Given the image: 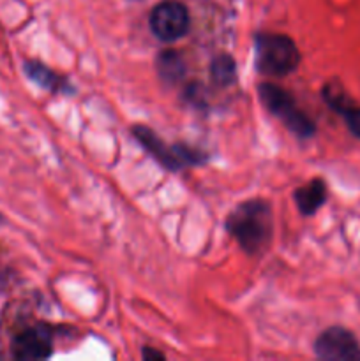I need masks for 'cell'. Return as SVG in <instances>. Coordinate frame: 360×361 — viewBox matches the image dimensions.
Instances as JSON below:
<instances>
[{
  "instance_id": "cell-1",
  "label": "cell",
  "mask_w": 360,
  "mask_h": 361,
  "mask_svg": "<svg viewBox=\"0 0 360 361\" xmlns=\"http://www.w3.org/2000/svg\"><path fill=\"white\" fill-rule=\"evenodd\" d=\"M226 229L247 254L263 252L274 233L270 204L263 200L244 201L229 214Z\"/></svg>"
},
{
  "instance_id": "cell-2",
  "label": "cell",
  "mask_w": 360,
  "mask_h": 361,
  "mask_svg": "<svg viewBox=\"0 0 360 361\" xmlns=\"http://www.w3.org/2000/svg\"><path fill=\"white\" fill-rule=\"evenodd\" d=\"M256 69L265 76L279 78L293 73L300 62L295 41L284 34H258L254 37Z\"/></svg>"
},
{
  "instance_id": "cell-3",
  "label": "cell",
  "mask_w": 360,
  "mask_h": 361,
  "mask_svg": "<svg viewBox=\"0 0 360 361\" xmlns=\"http://www.w3.org/2000/svg\"><path fill=\"white\" fill-rule=\"evenodd\" d=\"M258 92H260V99L265 108L272 115L277 116L293 134H296L299 137H311L316 133V126L313 120L296 106L295 99L284 88L274 83H261Z\"/></svg>"
},
{
  "instance_id": "cell-4",
  "label": "cell",
  "mask_w": 360,
  "mask_h": 361,
  "mask_svg": "<svg viewBox=\"0 0 360 361\" xmlns=\"http://www.w3.org/2000/svg\"><path fill=\"white\" fill-rule=\"evenodd\" d=\"M133 134L138 141L141 143V147L155 159L161 166H164L166 169H182L186 166H200L207 161V155L201 154V152L194 150V148L186 147V145H168L157 136L152 129L145 126H136L133 127Z\"/></svg>"
},
{
  "instance_id": "cell-5",
  "label": "cell",
  "mask_w": 360,
  "mask_h": 361,
  "mask_svg": "<svg viewBox=\"0 0 360 361\" xmlns=\"http://www.w3.org/2000/svg\"><path fill=\"white\" fill-rule=\"evenodd\" d=\"M148 23H150L152 34L159 41L175 42L189 32L191 16L184 4L176 0H164L152 9Z\"/></svg>"
},
{
  "instance_id": "cell-6",
  "label": "cell",
  "mask_w": 360,
  "mask_h": 361,
  "mask_svg": "<svg viewBox=\"0 0 360 361\" xmlns=\"http://www.w3.org/2000/svg\"><path fill=\"white\" fill-rule=\"evenodd\" d=\"M314 353L325 361H360V344L355 335L341 326L327 328L318 335Z\"/></svg>"
},
{
  "instance_id": "cell-7",
  "label": "cell",
  "mask_w": 360,
  "mask_h": 361,
  "mask_svg": "<svg viewBox=\"0 0 360 361\" xmlns=\"http://www.w3.org/2000/svg\"><path fill=\"white\" fill-rule=\"evenodd\" d=\"M11 351L16 360H46L53 355V330L48 324H34L13 338Z\"/></svg>"
},
{
  "instance_id": "cell-8",
  "label": "cell",
  "mask_w": 360,
  "mask_h": 361,
  "mask_svg": "<svg viewBox=\"0 0 360 361\" xmlns=\"http://www.w3.org/2000/svg\"><path fill=\"white\" fill-rule=\"evenodd\" d=\"M323 99L334 111L344 118L349 133L360 140V106H355L337 83H327L323 87Z\"/></svg>"
},
{
  "instance_id": "cell-9",
  "label": "cell",
  "mask_w": 360,
  "mask_h": 361,
  "mask_svg": "<svg viewBox=\"0 0 360 361\" xmlns=\"http://www.w3.org/2000/svg\"><path fill=\"white\" fill-rule=\"evenodd\" d=\"M23 71L28 76V80L34 81L35 85H39L44 90L53 92H71L69 81L66 78L59 76L55 71H52L49 67H46L42 62H37V60H27L23 63Z\"/></svg>"
},
{
  "instance_id": "cell-10",
  "label": "cell",
  "mask_w": 360,
  "mask_h": 361,
  "mask_svg": "<svg viewBox=\"0 0 360 361\" xmlns=\"http://www.w3.org/2000/svg\"><path fill=\"white\" fill-rule=\"evenodd\" d=\"M295 203L299 207L300 214L304 215H313L320 210L327 201V185L321 178L311 180L306 185L299 187L293 194Z\"/></svg>"
},
{
  "instance_id": "cell-11",
  "label": "cell",
  "mask_w": 360,
  "mask_h": 361,
  "mask_svg": "<svg viewBox=\"0 0 360 361\" xmlns=\"http://www.w3.org/2000/svg\"><path fill=\"white\" fill-rule=\"evenodd\" d=\"M157 71L159 76L169 85L179 83L186 74V63H184L180 53L175 49H164L161 55L157 56Z\"/></svg>"
},
{
  "instance_id": "cell-12",
  "label": "cell",
  "mask_w": 360,
  "mask_h": 361,
  "mask_svg": "<svg viewBox=\"0 0 360 361\" xmlns=\"http://www.w3.org/2000/svg\"><path fill=\"white\" fill-rule=\"evenodd\" d=\"M212 80L221 87L235 83L236 80V63L229 55H219L212 60L210 66Z\"/></svg>"
},
{
  "instance_id": "cell-13",
  "label": "cell",
  "mask_w": 360,
  "mask_h": 361,
  "mask_svg": "<svg viewBox=\"0 0 360 361\" xmlns=\"http://www.w3.org/2000/svg\"><path fill=\"white\" fill-rule=\"evenodd\" d=\"M141 356H143V360H164V355L159 351H155V349L152 348H145L143 353H141Z\"/></svg>"
}]
</instances>
